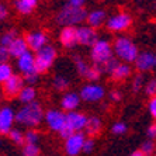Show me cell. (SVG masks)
<instances>
[{
  "mask_svg": "<svg viewBox=\"0 0 156 156\" xmlns=\"http://www.w3.org/2000/svg\"><path fill=\"white\" fill-rule=\"evenodd\" d=\"M101 69H100V66L97 65H91L90 69H89V72H87V75L84 76V79H87L89 82H96V80L100 79V76H101Z\"/></svg>",
  "mask_w": 156,
  "mask_h": 156,
  "instance_id": "cell-31",
  "label": "cell"
},
{
  "mask_svg": "<svg viewBox=\"0 0 156 156\" xmlns=\"http://www.w3.org/2000/svg\"><path fill=\"white\" fill-rule=\"evenodd\" d=\"M44 118H45L44 108L38 101L23 105L16 113V122L21 124L24 127H28L30 129H34L35 127H38L44 121Z\"/></svg>",
  "mask_w": 156,
  "mask_h": 156,
  "instance_id": "cell-1",
  "label": "cell"
},
{
  "mask_svg": "<svg viewBox=\"0 0 156 156\" xmlns=\"http://www.w3.org/2000/svg\"><path fill=\"white\" fill-rule=\"evenodd\" d=\"M24 139L26 144H31V145H37L40 141V132L37 129H28L24 132Z\"/></svg>",
  "mask_w": 156,
  "mask_h": 156,
  "instance_id": "cell-32",
  "label": "cell"
},
{
  "mask_svg": "<svg viewBox=\"0 0 156 156\" xmlns=\"http://www.w3.org/2000/svg\"><path fill=\"white\" fill-rule=\"evenodd\" d=\"M45 122H47L48 128L54 132H61V129L65 127L66 122V114L62 113L61 110L56 108H49L45 113Z\"/></svg>",
  "mask_w": 156,
  "mask_h": 156,
  "instance_id": "cell-9",
  "label": "cell"
},
{
  "mask_svg": "<svg viewBox=\"0 0 156 156\" xmlns=\"http://www.w3.org/2000/svg\"><path fill=\"white\" fill-rule=\"evenodd\" d=\"M113 49L115 56L118 59H121L124 63H132V62L135 63V61H136L139 55L138 47L127 37H118L114 41Z\"/></svg>",
  "mask_w": 156,
  "mask_h": 156,
  "instance_id": "cell-3",
  "label": "cell"
},
{
  "mask_svg": "<svg viewBox=\"0 0 156 156\" xmlns=\"http://www.w3.org/2000/svg\"><path fill=\"white\" fill-rule=\"evenodd\" d=\"M105 94V90L101 84L97 83H87L82 87L80 90V98L87 103H96L100 101Z\"/></svg>",
  "mask_w": 156,
  "mask_h": 156,
  "instance_id": "cell-7",
  "label": "cell"
},
{
  "mask_svg": "<svg viewBox=\"0 0 156 156\" xmlns=\"http://www.w3.org/2000/svg\"><path fill=\"white\" fill-rule=\"evenodd\" d=\"M87 118L83 113H77V111H72V113H66V122L65 125L73 131V132H82L86 128Z\"/></svg>",
  "mask_w": 156,
  "mask_h": 156,
  "instance_id": "cell-14",
  "label": "cell"
},
{
  "mask_svg": "<svg viewBox=\"0 0 156 156\" xmlns=\"http://www.w3.org/2000/svg\"><path fill=\"white\" fill-rule=\"evenodd\" d=\"M28 49V45H27V41L24 37H18L17 40H14L11 42V45L9 47V52H10V56L13 58H20L24 54H27Z\"/></svg>",
  "mask_w": 156,
  "mask_h": 156,
  "instance_id": "cell-19",
  "label": "cell"
},
{
  "mask_svg": "<svg viewBox=\"0 0 156 156\" xmlns=\"http://www.w3.org/2000/svg\"><path fill=\"white\" fill-rule=\"evenodd\" d=\"M17 66H18V69H20V72L23 73V76L35 72L37 70L35 69V56L28 51L27 54H24L23 56H20L17 59Z\"/></svg>",
  "mask_w": 156,
  "mask_h": 156,
  "instance_id": "cell-16",
  "label": "cell"
},
{
  "mask_svg": "<svg viewBox=\"0 0 156 156\" xmlns=\"http://www.w3.org/2000/svg\"><path fill=\"white\" fill-rule=\"evenodd\" d=\"M0 146H2V141H0Z\"/></svg>",
  "mask_w": 156,
  "mask_h": 156,
  "instance_id": "cell-49",
  "label": "cell"
},
{
  "mask_svg": "<svg viewBox=\"0 0 156 156\" xmlns=\"http://www.w3.org/2000/svg\"><path fill=\"white\" fill-rule=\"evenodd\" d=\"M113 56L114 49L107 40H98L90 49V58L93 61V63L97 66L104 65L105 62L110 61Z\"/></svg>",
  "mask_w": 156,
  "mask_h": 156,
  "instance_id": "cell-4",
  "label": "cell"
},
{
  "mask_svg": "<svg viewBox=\"0 0 156 156\" xmlns=\"http://www.w3.org/2000/svg\"><path fill=\"white\" fill-rule=\"evenodd\" d=\"M101 128H103L101 120L96 115H91V117H89V120H87L84 131H86V134L89 135V138L94 139V136H97V135L101 132Z\"/></svg>",
  "mask_w": 156,
  "mask_h": 156,
  "instance_id": "cell-21",
  "label": "cell"
},
{
  "mask_svg": "<svg viewBox=\"0 0 156 156\" xmlns=\"http://www.w3.org/2000/svg\"><path fill=\"white\" fill-rule=\"evenodd\" d=\"M35 97H37V90L35 87L33 86H26L24 89L21 90L20 96H18V100L23 105H27V104H31V103L35 101Z\"/></svg>",
  "mask_w": 156,
  "mask_h": 156,
  "instance_id": "cell-24",
  "label": "cell"
},
{
  "mask_svg": "<svg viewBox=\"0 0 156 156\" xmlns=\"http://www.w3.org/2000/svg\"><path fill=\"white\" fill-rule=\"evenodd\" d=\"M135 66L139 72H148L155 66V54L152 52H139L135 61Z\"/></svg>",
  "mask_w": 156,
  "mask_h": 156,
  "instance_id": "cell-17",
  "label": "cell"
},
{
  "mask_svg": "<svg viewBox=\"0 0 156 156\" xmlns=\"http://www.w3.org/2000/svg\"><path fill=\"white\" fill-rule=\"evenodd\" d=\"M132 24V18L128 13H118V14H114L107 20L105 26L110 31H114V33H120V31H125L128 30Z\"/></svg>",
  "mask_w": 156,
  "mask_h": 156,
  "instance_id": "cell-8",
  "label": "cell"
},
{
  "mask_svg": "<svg viewBox=\"0 0 156 156\" xmlns=\"http://www.w3.org/2000/svg\"><path fill=\"white\" fill-rule=\"evenodd\" d=\"M23 155L24 156H38L40 155V148H38V145L26 144V145L23 146Z\"/></svg>",
  "mask_w": 156,
  "mask_h": 156,
  "instance_id": "cell-33",
  "label": "cell"
},
{
  "mask_svg": "<svg viewBox=\"0 0 156 156\" xmlns=\"http://www.w3.org/2000/svg\"><path fill=\"white\" fill-rule=\"evenodd\" d=\"M155 156H156V155H155Z\"/></svg>",
  "mask_w": 156,
  "mask_h": 156,
  "instance_id": "cell-50",
  "label": "cell"
},
{
  "mask_svg": "<svg viewBox=\"0 0 156 156\" xmlns=\"http://www.w3.org/2000/svg\"><path fill=\"white\" fill-rule=\"evenodd\" d=\"M110 98H111V101L117 103L122 98V94H121V91H118V90H113L111 93H110Z\"/></svg>",
  "mask_w": 156,
  "mask_h": 156,
  "instance_id": "cell-45",
  "label": "cell"
},
{
  "mask_svg": "<svg viewBox=\"0 0 156 156\" xmlns=\"http://www.w3.org/2000/svg\"><path fill=\"white\" fill-rule=\"evenodd\" d=\"M24 87H26V80H24V77H23L21 75L14 73V75L3 84V94L7 98L18 97Z\"/></svg>",
  "mask_w": 156,
  "mask_h": 156,
  "instance_id": "cell-6",
  "label": "cell"
},
{
  "mask_svg": "<svg viewBox=\"0 0 156 156\" xmlns=\"http://www.w3.org/2000/svg\"><path fill=\"white\" fill-rule=\"evenodd\" d=\"M9 17V9L4 3L0 2V21H4Z\"/></svg>",
  "mask_w": 156,
  "mask_h": 156,
  "instance_id": "cell-43",
  "label": "cell"
},
{
  "mask_svg": "<svg viewBox=\"0 0 156 156\" xmlns=\"http://www.w3.org/2000/svg\"><path fill=\"white\" fill-rule=\"evenodd\" d=\"M86 135L83 132H76L70 138L65 141V152L68 156H77L80 152H83V146L86 142Z\"/></svg>",
  "mask_w": 156,
  "mask_h": 156,
  "instance_id": "cell-10",
  "label": "cell"
},
{
  "mask_svg": "<svg viewBox=\"0 0 156 156\" xmlns=\"http://www.w3.org/2000/svg\"><path fill=\"white\" fill-rule=\"evenodd\" d=\"M80 94L77 93H73V91H68L65 94L62 96L61 98V107L62 110H66L68 113H72L79 107L80 104Z\"/></svg>",
  "mask_w": 156,
  "mask_h": 156,
  "instance_id": "cell-18",
  "label": "cell"
},
{
  "mask_svg": "<svg viewBox=\"0 0 156 156\" xmlns=\"http://www.w3.org/2000/svg\"><path fill=\"white\" fill-rule=\"evenodd\" d=\"M148 110H149V113H151V115L156 120V97H152L151 100H149Z\"/></svg>",
  "mask_w": 156,
  "mask_h": 156,
  "instance_id": "cell-41",
  "label": "cell"
},
{
  "mask_svg": "<svg viewBox=\"0 0 156 156\" xmlns=\"http://www.w3.org/2000/svg\"><path fill=\"white\" fill-rule=\"evenodd\" d=\"M66 6H70V7H76V9H82L86 6L83 0H69V2H66Z\"/></svg>",
  "mask_w": 156,
  "mask_h": 156,
  "instance_id": "cell-44",
  "label": "cell"
},
{
  "mask_svg": "<svg viewBox=\"0 0 156 156\" xmlns=\"http://www.w3.org/2000/svg\"><path fill=\"white\" fill-rule=\"evenodd\" d=\"M111 131H113L114 135H124L127 132V125L124 122H115L111 128Z\"/></svg>",
  "mask_w": 156,
  "mask_h": 156,
  "instance_id": "cell-37",
  "label": "cell"
},
{
  "mask_svg": "<svg viewBox=\"0 0 156 156\" xmlns=\"http://www.w3.org/2000/svg\"><path fill=\"white\" fill-rule=\"evenodd\" d=\"M0 101H2V94H0Z\"/></svg>",
  "mask_w": 156,
  "mask_h": 156,
  "instance_id": "cell-48",
  "label": "cell"
},
{
  "mask_svg": "<svg viewBox=\"0 0 156 156\" xmlns=\"http://www.w3.org/2000/svg\"><path fill=\"white\" fill-rule=\"evenodd\" d=\"M87 16H89V13H87V10L84 7L76 9L63 4V7L55 16V20H56L58 24H61L63 27H76L77 24L86 21Z\"/></svg>",
  "mask_w": 156,
  "mask_h": 156,
  "instance_id": "cell-2",
  "label": "cell"
},
{
  "mask_svg": "<svg viewBox=\"0 0 156 156\" xmlns=\"http://www.w3.org/2000/svg\"><path fill=\"white\" fill-rule=\"evenodd\" d=\"M155 65H156V54H155Z\"/></svg>",
  "mask_w": 156,
  "mask_h": 156,
  "instance_id": "cell-47",
  "label": "cell"
},
{
  "mask_svg": "<svg viewBox=\"0 0 156 156\" xmlns=\"http://www.w3.org/2000/svg\"><path fill=\"white\" fill-rule=\"evenodd\" d=\"M131 156H145V155H144V153L141 152V149H139V151H134V152L131 153Z\"/></svg>",
  "mask_w": 156,
  "mask_h": 156,
  "instance_id": "cell-46",
  "label": "cell"
},
{
  "mask_svg": "<svg viewBox=\"0 0 156 156\" xmlns=\"http://www.w3.org/2000/svg\"><path fill=\"white\" fill-rule=\"evenodd\" d=\"M142 87H145V79L142 75H135L132 79V91L138 93Z\"/></svg>",
  "mask_w": 156,
  "mask_h": 156,
  "instance_id": "cell-34",
  "label": "cell"
},
{
  "mask_svg": "<svg viewBox=\"0 0 156 156\" xmlns=\"http://www.w3.org/2000/svg\"><path fill=\"white\" fill-rule=\"evenodd\" d=\"M73 63H75L77 75H80L82 77L86 76L89 69H90V65H87V62L84 61L82 56H79V55H75V56H73Z\"/></svg>",
  "mask_w": 156,
  "mask_h": 156,
  "instance_id": "cell-25",
  "label": "cell"
},
{
  "mask_svg": "<svg viewBox=\"0 0 156 156\" xmlns=\"http://www.w3.org/2000/svg\"><path fill=\"white\" fill-rule=\"evenodd\" d=\"M18 33L16 30H9V31H4L2 35H0V45H3V47L9 48L11 45V42L14 40L18 38Z\"/></svg>",
  "mask_w": 156,
  "mask_h": 156,
  "instance_id": "cell-27",
  "label": "cell"
},
{
  "mask_svg": "<svg viewBox=\"0 0 156 156\" xmlns=\"http://www.w3.org/2000/svg\"><path fill=\"white\" fill-rule=\"evenodd\" d=\"M96 145V141L93 138H87L86 142H84V146H83V152L84 153H90L93 149H94Z\"/></svg>",
  "mask_w": 156,
  "mask_h": 156,
  "instance_id": "cell-40",
  "label": "cell"
},
{
  "mask_svg": "<svg viewBox=\"0 0 156 156\" xmlns=\"http://www.w3.org/2000/svg\"><path fill=\"white\" fill-rule=\"evenodd\" d=\"M37 6H38L37 0H17V2H14L16 10L20 14H24V16H28L31 13H34Z\"/></svg>",
  "mask_w": 156,
  "mask_h": 156,
  "instance_id": "cell-22",
  "label": "cell"
},
{
  "mask_svg": "<svg viewBox=\"0 0 156 156\" xmlns=\"http://www.w3.org/2000/svg\"><path fill=\"white\" fill-rule=\"evenodd\" d=\"M13 75V68L9 63H0V83L4 84Z\"/></svg>",
  "mask_w": 156,
  "mask_h": 156,
  "instance_id": "cell-29",
  "label": "cell"
},
{
  "mask_svg": "<svg viewBox=\"0 0 156 156\" xmlns=\"http://www.w3.org/2000/svg\"><path fill=\"white\" fill-rule=\"evenodd\" d=\"M141 152L144 153L145 156L153 155V152H155V142L151 141V139L145 141L144 144H142V146H141Z\"/></svg>",
  "mask_w": 156,
  "mask_h": 156,
  "instance_id": "cell-35",
  "label": "cell"
},
{
  "mask_svg": "<svg viewBox=\"0 0 156 156\" xmlns=\"http://www.w3.org/2000/svg\"><path fill=\"white\" fill-rule=\"evenodd\" d=\"M100 40L97 35V31L94 28H91L89 26H82L77 27V41L80 45L84 47H93L97 41Z\"/></svg>",
  "mask_w": 156,
  "mask_h": 156,
  "instance_id": "cell-13",
  "label": "cell"
},
{
  "mask_svg": "<svg viewBox=\"0 0 156 156\" xmlns=\"http://www.w3.org/2000/svg\"><path fill=\"white\" fill-rule=\"evenodd\" d=\"M70 82L69 79L63 75H56V76L52 79V87H54L56 91H65L68 87H69Z\"/></svg>",
  "mask_w": 156,
  "mask_h": 156,
  "instance_id": "cell-26",
  "label": "cell"
},
{
  "mask_svg": "<svg viewBox=\"0 0 156 156\" xmlns=\"http://www.w3.org/2000/svg\"><path fill=\"white\" fill-rule=\"evenodd\" d=\"M9 58H10V52H9V48L0 45V63H7Z\"/></svg>",
  "mask_w": 156,
  "mask_h": 156,
  "instance_id": "cell-39",
  "label": "cell"
},
{
  "mask_svg": "<svg viewBox=\"0 0 156 156\" xmlns=\"http://www.w3.org/2000/svg\"><path fill=\"white\" fill-rule=\"evenodd\" d=\"M121 62L118 61V58L117 56H113V58L110 59V61H107L104 63V65L100 66V69H101V73H107V75H113V72L117 69V66L120 65Z\"/></svg>",
  "mask_w": 156,
  "mask_h": 156,
  "instance_id": "cell-28",
  "label": "cell"
},
{
  "mask_svg": "<svg viewBox=\"0 0 156 156\" xmlns=\"http://www.w3.org/2000/svg\"><path fill=\"white\" fill-rule=\"evenodd\" d=\"M24 38H26V41H27L28 49H31V51H34V52L41 51L44 47L48 45V35L44 33V31H40V30L30 31Z\"/></svg>",
  "mask_w": 156,
  "mask_h": 156,
  "instance_id": "cell-11",
  "label": "cell"
},
{
  "mask_svg": "<svg viewBox=\"0 0 156 156\" xmlns=\"http://www.w3.org/2000/svg\"><path fill=\"white\" fill-rule=\"evenodd\" d=\"M24 77V80H26V83H28V86H33L34 83H37L38 82V79H40V73L37 72H33V73H28V75H26Z\"/></svg>",
  "mask_w": 156,
  "mask_h": 156,
  "instance_id": "cell-38",
  "label": "cell"
},
{
  "mask_svg": "<svg viewBox=\"0 0 156 156\" xmlns=\"http://www.w3.org/2000/svg\"><path fill=\"white\" fill-rule=\"evenodd\" d=\"M146 136H148V139H151V141L156 139V124H152V125L148 127V129H146Z\"/></svg>",
  "mask_w": 156,
  "mask_h": 156,
  "instance_id": "cell-42",
  "label": "cell"
},
{
  "mask_svg": "<svg viewBox=\"0 0 156 156\" xmlns=\"http://www.w3.org/2000/svg\"><path fill=\"white\" fill-rule=\"evenodd\" d=\"M16 122V113L11 107L0 108V135H9L13 129V124Z\"/></svg>",
  "mask_w": 156,
  "mask_h": 156,
  "instance_id": "cell-12",
  "label": "cell"
},
{
  "mask_svg": "<svg viewBox=\"0 0 156 156\" xmlns=\"http://www.w3.org/2000/svg\"><path fill=\"white\" fill-rule=\"evenodd\" d=\"M145 93L149 96V97H156V77L151 79L148 83L145 84Z\"/></svg>",
  "mask_w": 156,
  "mask_h": 156,
  "instance_id": "cell-36",
  "label": "cell"
},
{
  "mask_svg": "<svg viewBox=\"0 0 156 156\" xmlns=\"http://www.w3.org/2000/svg\"><path fill=\"white\" fill-rule=\"evenodd\" d=\"M107 14H105L104 10H93L89 13V16H87V24H89V27H91V28H100V27L103 26V24H105L107 23Z\"/></svg>",
  "mask_w": 156,
  "mask_h": 156,
  "instance_id": "cell-20",
  "label": "cell"
},
{
  "mask_svg": "<svg viewBox=\"0 0 156 156\" xmlns=\"http://www.w3.org/2000/svg\"><path fill=\"white\" fill-rule=\"evenodd\" d=\"M10 141H13L16 145H26V139H24V134L17 128H13L9 134Z\"/></svg>",
  "mask_w": 156,
  "mask_h": 156,
  "instance_id": "cell-30",
  "label": "cell"
},
{
  "mask_svg": "<svg viewBox=\"0 0 156 156\" xmlns=\"http://www.w3.org/2000/svg\"><path fill=\"white\" fill-rule=\"evenodd\" d=\"M59 41L62 47L65 48H75L79 44L77 41V28L76 27H63L59 34Z\"/></svg>",
  "mask_w": 156,
  "mask_h": 156,
  "instance_id": "cell-15",
  "label": "cell"
},
{
  "mask_svg": "<svg viewBox=\"0 0 156 156\" xmlns=\"http://www.w3.org/2000/svg\"><path fill=\"white\" fill-rule=\"evenodd\" d=\"M56 48L48 44L47 47H44L41 51L35 54V69L38 73H45L56 59Z\"/></svg>",
  "mask_w": 156,
  "mask_h": 156,
  "instance_id": "cell-5",
  "label": "cell"
},
{
  "mask_svg": "<svg viewBox=\"0 0 156 156\" xmlns=\"http://www.w3.org/2000/svg\"><path fill=\"white\" fill-rule=\"evenodd\" d=\"M131 73H132V69H131V66L128 65V63H120V65L117 66V69L113 72V75H111V77H113V80H115V82H122V80L128 79V77L131 76Z\"/></svg>",
  "mask_w": 156,
  "mask_h": 156,
  "instance_id": "cell-23",
  "label": "cell"
}]
</instances>
